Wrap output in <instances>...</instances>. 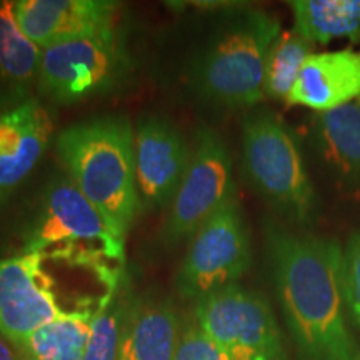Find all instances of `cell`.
<instances>
[{"label": "cell", "mask_w": 360, "mask_h": 360, "mask_svg": "<svg viewBox=\"0 0 360 360\" xmlns=\"http://www.w3.org/2000/svg\"><path fill=\"white\" fill-rule=\"evenodd\" d=\"M274 278L299 360H360V345L345 321L344 250L330 238L267 233Z\"/></svg>", "instance_id": "obj_1"}, {"label": "cell", "mask_w": 360, "mask_h": 360, "mask_svg": "<svg viewBox=\"0 0 360 360\" xmlns=\"http://www.w3.org/2000/svg\"><path fill=\"white\" fill-rule=\"evenodd\" d=\"M135 130L124 117L70 125L56 150L69 180L125 240L141 212L135 184Z\"/></svg>", "instance_id": "obj_2"}, {"label": "cell", "mask_w": 360, "mask_h": 360, "mask_svg": "<svg viewBox=\"0 0 360 360\" xmlns=\"http://www.w3.org/2000/svg\"><path fill=\"white\" fill-rule=\"evenodd\" d=\"M124 238L70 180H57L44 193L24 252L96 272L107 289H119L125 262Z\"/></svg>", "instance_id": "obj_3"}, {"label": "cell", "mask_w": 360, "mask_h": 360, "mask_svg": "<svg viewBox=\"0 0 360 360\" xmlns=\"http://www.w3.org/2000/svg\"><path fill=\"white\" fill-rule=\"evenodd\" d=\"M281 30V22L265 12L236 17L197 62L193 79L200 92L227 107L262 102L265 58Z\"/></svg>", "instance_id": "obj_4"}, {"label": "cell", "mask_w": 360, "mask_h": 360, "mask_svg": "<svg viewBox=\"0 0 360 360\" xmlns=\"http://www.w3.org/2000/svg\"><path fill=\"white\" fill-rule=\"evenodd\" d=\"M244 165L250 182L297 224L317 212V195L295 137L276 114L260 110L244 122Z\"/></svg>", "instance_id": "obj_5"}, {"label": "cell", "mask_w": 360, "mask_h": 360, "mask_svg": "<svg viewBox=\"0 0 360 360\" xmlns=\"http://www.w3.org/2000/svg\"><path fill=\"white\" fill-rule=\"evenodd\" d=\"M195 322L231 360H287L276 315L259 292L231 285L200 299Z\"/></svg>", "instance_id": "obj_6"}, {"label": "cell", "mask_w": 360, "mask_h": 360, "mask_svg": "<svg viewBox=\"0 0 360 360\" xmlns=\"http://www.w3.org/2000/svg\"><path fill=\"white\" fill-rule=\"evenodd\" d=\"M129 67L127 51L115 30L44 49L37 84L45 97L75 103L115 87Z\"/></svg>", "instance_id": "obj_7"}, {"label": "cell", "mask_w": 360, "mask_h": 360, "mask_svg": "<svg viewBox=\"0 0 360 360\" xmlns=\"http://www.w3.org/2000/svg\"><path fill=\"white\" fill-rule=\"evenodd\" d=\"M250 260V237L237 199H233L193 233L179 270L180 295L199 302L207 295L236 285Z\"/></svg>", "instance_id": "obj_8"}, {"label": "cell", "mask_w": 360, "mask_h": 360, "mask_svg": "<svg viewBox=\"0 0 360 360\" xmlns=\"http://www.w3.org/2000/svg\"><path fill=\"white\" fill-rule=\"evenodd\" d=\"M233 199L236 187L229 148L217 132L200 129L187 172L169 204L162 237L167 244L192 238L207 220Z\"/></svg>", "instance_id": "obj_9"}, {"label": "cell", "mask_w": 360, "mask_h": 360, "mask_svg": "<svg viewBox=\"0 0 360 360\" xmlns=\"http://www.w3.org/2000/svg\"><path fill=\"white\" fill-rule=\"evenodd\" d=\"M45 262L39 252L0 260V334L15 347L65 312L58 305L57 283Z\"/></svg>", "instance_id": "obj_10"}, {"label": "cell", "mask_w": 360, "mask_h": 360, "mask_svg": "<svg viewBox=\"0 0 360 360\" xmlns=\"http://www.w3.org/2000/svg\"><path fill=\"white\" fill-rule=\"evenodd\" d=\"M134 150L141 210L170 204L191 162L186 139L165 119L150 117L135 130Z\"/></svg>", "instance_id": "obj_11"}, {"label": "cell", "mask_w": 360, "mask_h": 360, "mask_svg": "<svg viewBox=\"0 0 360 360\" xmlns=\"http://www.w3.org/2000/svg\"><path fill=\"white\" fill-rule=\"evenodd\" d=\"M119 4L110 0H15L19 29L40 49L115 32Z\"/></svg>", "instance_id": "obj_12"}, {"label": "cell", "mask_w": 360, "mask_h": 360, "mask_svg": "<svg viewBox=\"0 0 360 360\" xmlns=\"http://www.w3.org/2000/svg\"><path fill=\"white\" fill-rule=\"evenodd\" d=\"M52 132L51 115L35 101L0 114V204L29 177Z\"/></svg>", "instance_id": "obj_13"}, {"label": "cell", "mask_w": 360, "mask_h": 360, "mask_svg": "<svg viewBox=\"0 0 360 360\" xmlns=\"http://www.w3.org/2000/svg\"><path fill=\"white\" fill-rule=\"evenodd\" d=\"M360 97V51L312 53L285 98L287 105H300L319 114Z\"/></svg>", "instance_id": "obj_14"}, {"label": "cell", "mask_w": 360, "mask_h": 360, "mask_svg": "<svg viewBox=\"0 0 360 360\" xmlns=\"http://www.w3.org/2000/svg\"><path fill=\"white\" fill-rule=\"evenodd\" d=\"M180 334L170 302L129 304L117 360H175Z\"/></svg>", "instance_id": "obj_15"}, {"label": "cell", "mask_w": 360, "mask_h": 360, "mask_svg": "<svg viewBox=\"0 0 360 360\" xmlns=\"http://www.w3.org/2000/svg\"><path fill=\"white\" fill-rule=\"evenodd\" d=\"M102 297L85 300L13 345L24 360H82L92 337Z\"/></svg>", "instance_id": "obj_16"}, {"label": "cell", "mask_w": 360, "mask_h": 360, "mask_svg": "<svg viewBox=\"0 0 360 360\" xmlns=\"http://www.w3.org/2000/svg\"><path fill=\"white\" fill-rule=\"evenodd\" d=\"M314 130L332 172L344 182L360 184V97L315 115Z\"/></svg>", "instance_id": "obj_17"}, {"label": "cell", "mask_w": 360, "mask_h": 360, "mask_svg": "<svg viewBox=\"0 0 360 360\" xmlns=\"http://www.w3.org/2000/svg\"><path fill=\"white\" fill-rule=\"evenodd\" d=\"M290 7L294 29L314 45L339 39L360 42V0H294Z\"/></svg>", "instance_id": "obj_18"}, {"label": "cell", "mask_w": 360, "mask_h": 360, "mask_svg": "<svg viewBox=\"0 0 360 360\" xmlns=\"http://www.w3.org/2000/svg\"><path fill=\"white\" fill-rule=\"evenodd\" d=\"M314 53V44L295 29L281 30L265 58V96L285 101L299 79L305 60Z\"/></svg>", "instance_id": "obj_19"}, {"label": "cell", "mask_w": 360, "mask_h": 360, "mask_svg": "<svg viewBox=\"0 0 360 360\" xmlns=\"http://www.w3.org/2000/svg\"><path fill=\"white\" fill-rule=\"evenodd\" d=\"M42 51L22 32L13 15V2H0V77L27 84L37 77Z\"/></svg>", "instance_id": "obj_20"}, {"label": "cell", "mask_w": 360, "mask_h": 360, "mask_svg": "<svg viewBox=\"0 0 360 360\" xmlns=\"http://www.w3.org/2000/svg\"><path fill=\"white\" fill-rule=\"evenodd\" d=\"M127 307L129 300L119 294V289L107 290V294L102 295L92 337L82 360H117Z\"/></svg>", "instance_id": "obj_21"}, {"label": "cell", "mask_w": 360, "mask_h": 360, "mask_svg": "<svg viewBox=\"0 0 360 360\" xmlns=\"http://www.w3.org/2000/svg\"><path fill=\"white\" fill-rule=\"evenodd\" d=\"M342 285H344L345 305H347L350 317L360 328V232L350 237L344 250Z\"/></svg>", "instance_id": "obj_22"}, {"label": "cell", "mask_w": 360, "mask_h": 360, "mask_svg": "<svg viewBox=\"0 0 360 360\" xmlns=\"http://www.w3.org/2000/svg\"><path fill=\"white\" fill-rule=\"evenodd\" d=\"M175 360H231L225 350L197 322L180 334Z\"/></svg>", "instance_id": "obj_23"}, {"label": "cell", "mask_w": 360, "mask_h": 360, "mask_svg": "<svg viewBox=\"0 0 360 360\" xmlns=\"http://www.w3.org/2000/svg\"><path fill=\"white\" fill-rule=\"evenodd\" d=\"M0 360H24L13 345L6 337L0 334Z\"/></svg>", "instance_id": "obj_24"}]
</instances>
